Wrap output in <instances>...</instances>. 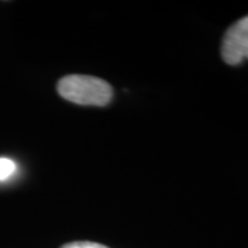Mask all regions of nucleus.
<instances>
[{"label":"nucleus","instance_id":"nucleus-2","mask_svg":"<svg viewBox=\"0 0 248 248\" xmlns=\"http://www.w3.org/2000/svg\"><path fill=\"white\" fill-rule=\"evenodd\" d=\"M221 54L229 65H239L248 60V16L234 22L223 36Z\"/></svg>","mask_w":248,"mask_h":248},{"label":"nucleus","instance_id":"nucleus-4","mask_svg":"<svg viewBox=\"0 0 248 248\" xmlns=\"http://www.w3.org/2000/svg\"><path fill=\"white\" fill-rule=\"evenodd\" d=\"M61 248H108L107 246L98 244V243H93V241H75V243H69L65 244Z\"/></svg>","mask_w":248,"mask_h":248},{"label":"nucleus","instance_id":"nucleus-1","mask_svg":"<svg viewBox=\"0 0 248 248\" xmlns=\"http://www.w3.org/2000/svg\"><path fill=\"white\" fill-rule=\"evenodd\" d=\"M57 90L62 98L79 105L105 107L113 97L109 83L84 75H69L62 78L58 81Z\"/></svg>","mask_w":248,"mask_h":248},{"label":"nucleus","instance_id":"nucleus-3","mask_svg":"<svg viewBox=\"0 0 248 248\" xmlns=\"http://www.w3.org/2000/svg\"><path fill=\"white\" fill-rule=\"evenodd\" d=\"M17 171V164L11 159L0 157V182H4L13 177Z\"/></svg>","mask_w":248,"mask_h":248}]
</instances>
